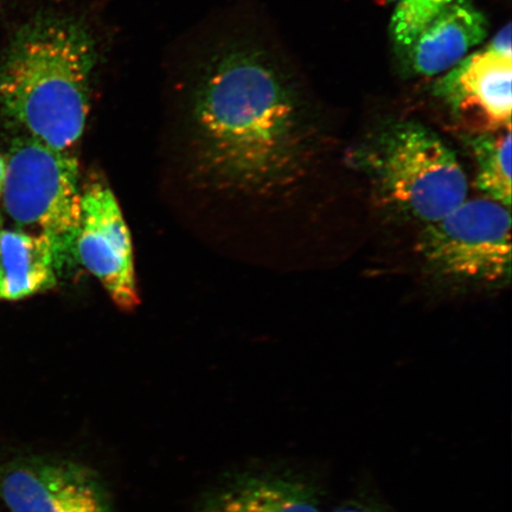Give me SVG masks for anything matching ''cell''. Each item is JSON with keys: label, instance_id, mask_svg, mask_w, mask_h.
I'll return each mask as SVG.
<instances>
[{"label": "cell", "instance_id": "cell-5", "mask_svg": "<svg viewBox=\"0 0 512 512\" xmlns=\"http://www.w3.org/2000/svg\"><path fill=\"white\" fill-rule=\"evenodd\" d=\"M415 248L439 279L464 285L508 283L510 208L486 197L466 200L443 219L425 224Z\"/></svg>", "mask_w": 512, "mask_h": 512}, {"label": "cell", "instance_id": "cell-8", "mask_svg": "<svg viewBox=\"0 0 512 512\" xmlns=\"http://www.w3.org/2000/svg\"><path fill=\"white\" fill-rule=\"evenodd\" d=\"M0 497L12 512H117L98 473L68 458L16 459L0 470Z\"/></svg>", "mask_w": 512, "mask_h": 512}, {"label": "cell", "instance_id": "cell-3", "mask_svg": "<svg viewBox=\"0 0 512 512\" xmlns=\"http://www.w3.org/2000/svg\"><path fill=\"white\" fill-rule=\"evenodd\" d=\"M383 208L425 226L467 200L462 163L437 132L418 121L383 124L348 153Z\"/></svg>", "mask_w": 512, "mask_h": 512}, {"label": "cell", "instance_id": "cell-6", "mask_svg": "<svg viewBox=\"0 0 512 512\" xmlns=\"http://www.w3.org/2000/svg\"><path fill=\"white\" fill-rule=\"evenodd\" d=\"M390 42L409 76L443 75L489 35V22L472 0H399Z\"/></svg>", "mask_w": 512, "mask_h": 512}, {"label": "cell", "instance_id": "cell-1", "mask_svg": "<svg viewBox=\"0 0 512 512\" xmlns=\"http://www.w3.org/2000/svg\"><path fill=\"white\" fill-rule=\"evenodd\" d=\"M192 119L204 168L228 188L274 194L309 164L313 131L304 102L256 49L214 56L196 87Z\"/></svg>", "mask_w": 512, "mask_h": 512}, {"label": "cell", "instance_id": "cell-12", "mask_svg": "<svg viewBox=\"0 0 512 512\" xmlns=\"http://www.w3.org/2000/svg\"><path fill=\"white\" fill-rule=\"evenodd\" d=\"M466 144L476 162V188L489 200L511 207V128L470 133Z\"/></svg>", "mask_w": 512, "mask_h": 512}, {"label": "cell", "instance_id": "cell-9", "mask_svg": "<svg viewBox=\"0 0 512 512\" xmlns=\"http://www.w3.org/2000/svg\"><path fill=\"white\" fill-rule=\"evenodd\" d=\"M433 95L471 133L511 128L512 57L472 51L435 81Z\"/></svg>", "mask_w": 512, "mask_h": 512}, {"label": "cell", "instance_id": "cell-16", "mask_svg": "<svg viewBox=\"0 0 512 512\" xmlns=\"http://www.w3.org/2000/svg\"><path fill=\"white\" fill-rule=\"evenodd\" d=\"M388 2H399V0H388Z\"/></svg>", "mask_w": 512, "mask_h": 512}, {"label": "cell", "instance_id": "cell-14", "mask_svg": "<svg viewBox=\"0 0 512 512\" xmlns=\"http://www.w3.org/2000/svg\"><path fill=\"white\" fill-rule=\"evenodd\" d=\"M488 48L495 53L512 57L511 44V25L508 23L505 27L497 32L494 38L488 43Z\"/></svg>", "mask_w": 512, "mask_h": 512}, {"label": "cell", "instance_id": "cell-11", "mask_svg": "<svg viewBox=\"0 0 512 512\" xmlns=\"http://www.w3.org/2000/svg\"><path fill=\"white\" fill-rule=\"evenodd\" d=\"M66 261L49 236L0 228V299L19 300L50 290Z\"/></svg>", "mask_w": 512, "mask_h": 512}, {"label": "cell", "instance_id": "cell-2", "mask_svg": "<svg viewBox=\"0 0 512 512\" xmlns=\"http://www.w3.org/2000/svg\"><path fill=\"white\" fill-rule=\"evenodd\" d=\"M95 62L93 37L81 23L35 19L0 61V108L23 136L70 151L85 132Z\"/></svg>", "mask_w": 512, "mask_h": 512}, {"label": "cell", "instance_id": "cell-4", "mask_svg": "<svg viewBox=\"0 0 512 512\" xmlns=\"http://www.w3.org/2000/svg\"><path fill=\"white\" fill-rule=\"evenodd\" d=\"M6 165V213L21 226L40 229L68 260L81 217L78 158L22 136L12 143Z\"/></svg>", "mask_w": 512, "mask_h": 512}, {"label": "cell", "instance_id": "cell-7", "mask_svg": "<svg viewBox=\"0 0 512 512\" xmlns=\"http://www.w3.org/2000/svg\"><path fill=\"white\" fill-rule=\"evenodd\" d=\"M73 256L106 288L114 304H140L130 229L113 191L100 179L81 188V217Z\"/></svg>", "mask_w": 512, "mask_h": 512}, {"label": "cell", "instance_id": "cell-13", "mask_svg": "<svg viewBox=\"0 0 512 512\" xmlns=\"http://www.w3.org/2000/svg\"><path fill=\"white\" fill-rule=\"evenodd\" d=\"M330 512H394L387 505L374 501L370 498H352L349 501L338 505Z\"/></svg>", "mask_w": 512, "mask_h": 512}, {"label": "cell", "instance_id": "cell-15", "mask_svg": "<svg viewBox=\"0 0 512 512\" xmlns=\"http://www.w3.org/2000/svg\"><path fill=\"white\" fill-rule=\"evenodd\" d=\"M6 159L3 156H0V196L3 194L5 178H6Z\"/></svg>", "mask_w": 512, "mask_h": 512}, {"label": "cell", "instance_id": "cell-10", "mask_svg": "<svg viewBox=\"0 0 512 512\" xmlns=\"http://www.w3.org/2000/svg\"><path fill=\"white\" fill-rule=\"evenodd\" d=\"M194 512H322V491L297 470H246L211 489Z\"/></svg>", "mask_w": 512, "mask_h": 512}]
</instances>
